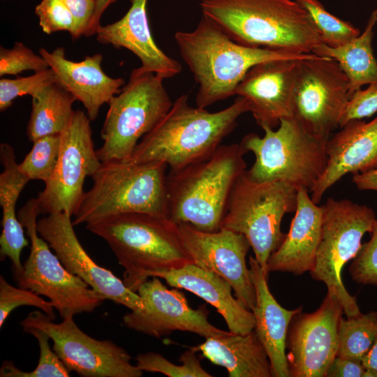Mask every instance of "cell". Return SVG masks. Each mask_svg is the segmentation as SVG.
<instances>
[{"mask_svg": "<svg viewBox=\"0 0 377 377\" xmlns=\"http://www.w3.org/2000/svg\"><path fill=\"white\" fill-rule=\"evenodd\" d=\"M174 38L198 85L196 106L205 109L235 95L246 73L259 63L316 55L241 45L204 15L194 30L177 31Z\"/></svg>", "mask_w": 377, "mask_h": 377, "instance_id": "cell-1", "label": "cell"}, {"mask_svg": "<svg viewBox=\"0 0 377 377\" xmlns=\"http://www.w3.org/2000/svg\"><path fill=\"white\" fill-rule=\"evenodd\" d=\"M249 112L246 100L234 102L215 112L191 107L181 95L158 124L145 135L128 159L134 163L163 162L170 170L182 168L209 157Z\"/></svg>", "mask_w": 377, "mask_h": 377, "instance_id": "cell-2", "label": "cell"}, {"mask_svg": "<svg viewBox=\"0 0 377 377\" xmlns=\"http://www.w3.org/2000/svg\"><path fill=\"white\" fill-rule=\"evenodd\" d=\"M202 15L246 46L312 53L322 39L295 0H202Z\"/></svg>", "mask_w": 377, "mask_h": 377, "instance_id": "cell-3", "label": "cell"}, {"mask_svg": "<svg viewBox=\"0 0 377 377\" xmlns=\"http://www.w3.org/2000/svg\"><path fill=\"white\" fill-rule=\"evenodd\" d=\"M109 246L124 268L123 282L132 291L158 273L193 263L178 226L169 218L129 213L86 225Z\"/></svg>", "mask_w": 377, "mask_h": 377, "instance_id": "cell-4", "label": "cell"}, {"mask_svg": "<svg viewBox=\"0 0 377 377\" xmlns=\"http://www.w3.org/2000/svg\"><path fill=\"white\" fill-rule=\"evenodd\" d=\"M240 144L220 145L207 158L167 174L168 218L205 232L221 229L232 190L246 170Z\"/></svg>", "mask_w": 377, "mask_h": 377, "instance_id": "cell-5", "label": "cell"}, {"mask_svg": "<svg viewBox=\"0 0 377 377\" xmlns=\"http://www.w3.org/2000/svg\"><path fill=\"white\" fill-rule=\"evenodd\" d=\"M168 167L163 162H102L73 214V226L129 213L168 218Z\"/></svg>", "mask_w": 377, "mask_h": 377, "instance_id": "cell-6", "label": "cell"}, {"mask_svg": "<svg viewBox=\"0 0 377 377\" xmlns=\"http://www.w3.org/2000/svg\"><path fill=\"white\" fill-rule=\"evenodd\" d=\"M263 129V137L249 133L239 143L255 156L246 175L256 182H281L310 192L326 166L327 142L308 134L294 118L281 119L276 130Z\"/></svg>", "mask_w": 377, "mask_h": 377, "instance_id": "cell-7", "label": "cell"}, {"mask_svg": "<svg viewBox=\"0 0 377 377\" xmlns=\"http://www.w3.org/2000/svg\"><path fill=\"white\" fill-rule=\"evenodd\" d=\"M297 189L281 182H256L246 171L237 180L221 228L244 235L266 274L270 255L286 237L281 230L284 215L295 212Z\"/></svg>", "mask_w": 377, "mask_h": 377, "instance_id": "cell-8", "label": "cell"}, {"mask_svg": "<svg viewBox=\"0 0 377 377\" xmlns=\"http://www.w3.org/2000/svg\"><path fill=\"white\" fill-rule=\"evenodd\" d=\"M163 79L138 68L128 82L108 102L101 131V147L96 149L101 162L128 160L140 140L170 110L173 102Z\"/></svg>", "mask_w": 377, "mask_h": 377, "instance_id": "cell-9", "label": "cell"}, {"mask_svg": "<svg viewBox=\"0 0 377 377\" xmlns=\"http://www.w3.org/2000/svg\"><path fill=\"white\" fill-rule=\"evenodd\" d=\"M41 214L37 198L29 200L17 216L31 242L30 253L20 273L13 275L18 286L46 297L62 319L91 313L105 300L79 276L70 272L37 231Z\"/></svg>", "mask_w": 377, "mask_h": 377, "instance_id": "cell-10", "label": "cell"}, {"mask_svg": "<svg viewBox=\"0 0 377 377\" xmlns=\"http://www.w3.org/2000/svg\"><path fill=\"white\" fill-rule=\"evenodd\" d=\"M374 211L351 200L329 198L323 205L321 236L316 260L309 272L311 277L323 282L327 292L335 295L346 318L362 313L342 282L341 270L362 246V239L371 232L376 221Z\"/></svg>", "mask_w": 377, "mask_h": 377, "instance_id": "cell-11", "label": "cell"}, {"mask_svg": "<svg viewBox=\"0 0 377 377\" xmlns=\"http://www.w3.org/2000/svg\"><path fill=\"white\" fill-rule=\"evenodd\" d=\"M20 325L38 328L53 342L52 349L70 372L83 377H140L142 371L131 364V357L111 340H98L84 333L73 317L57 323L40 310L33 311Z\"/></svg>", "mask_w": 377, "mask_h": 377, "instance_id": "cell-12", "label": "cell"}, {"mask_svg": "<svg viewBox=\"0 0 377 377\" xmlns=\"http://www.w3.org/2000/svg\"><path fill=\"white\" fill-rule=\"evenodd\" d=\"M350 96L348 80L335 60L317 55L301 60L293 118L308 134L327 142L339 127Z\"/></svg>", "mask_w": 377, "mask_h": 377, "instance_id": "cell-13", "label": "cell"}, {"mask_svg": "<svg viewBox=\"0 0 377 377\" xmlns=\"http://www.w3.org/2000/svg\"><path fill=\"white\" fill-rule=\"evenodd\" d=\"M90 119L80 110H75L67 127L60 133V147L54 171L45 183L38 199L41 214L75 212L84 193V179L100 168L92 139Z\"/></svg>", "mask_w": 377, "mask_h": 377, "instance_id": "cell-14", "label": "cell"}, {"mask_svg": "<svg viewBox=\"0 0 377 377\" xmlns=\"http://www.w3.org/2000/svg\"><path fill=\"white\" fill-rule=\"evenodd\" d=\"M343 313L337 297L327 292L316 311L304 313L302 310L293 317L286 339L290 377H327L337 355Z\"/></svg>", "mask_w": 377, "mask_h": 377, "instance_id": "cell-15", "label": "cell"}, {"mask_svg": "<svg viewBox=\"0 0 377 377\" xmlns=\"http://www.w3.org/2000/svg\"><path fill=\"white\" fill-rule=\"evenodd\" d=\"M138 289L144 306L131 310L123 317L128 328L150 337L160 338L174 331L195 333L205 338L227 334L208 320L206 304L192 309L185 295L178 288L168 289L158 277H151Z\"/></svg>", "mask_w": 377, "mask_h": 377, "instance_id": "cell-16", "label": "cell"}, {"mask_svg": "<svg viewBox=\"0 0 377 377\" xmlns=\"http://www.w3.org/2000/svg\"><path fill=\"white\" fill-rule=\"evenodd\" d=\"M177 226L182 244L193 263L227 281L236 298L251 311L256 304V293L246 262L251 247L246 237L223 228L205 232L189 223Z\"/></svg>", "mask_w": 377, "mask_h": 377, "instance_id": "cell-17", "label": "cell"}, {"mask_svg": "<svg viewBox=\"0 0 377 377\" xmlns=\"http://www.w3.org/2000/svg\"><path fill=\"white\" fill-rule=\"evenodd\" d=\"M71 216L66 212L47 214L37 221L39 235L70 272L82 279L103 298L130 310L142 309L144 303L140 295L89 256L74 231Z\"/></svg>", "mask_w": 377, "mask_h": 377, "instance_id": "cell-18", "label": "cell"}, {"mask_svg": "<svg viewBox=\"0 0 377 377\" xmlns=\"http://www.w3.org/2000/svg\"><path fill=\"white\" fill-rule=\"evenodd\" d=\"M303 60V59H302ZM301 60L281 59L251 67L237 85L256 123L274 129L281 119L293 118V102Z\"/></svg>", "mask_w": 377, "mask_h": 377, "instance_id": "cell-19", "label": "cell"}, {"mask_svg": "<svg viewBox=\"0 0 377 377\" xmlns=\"http://www.w3.org/2000/svg\"><path fill=\"white\" fill-rule=\"evenodd\" d=\"M326 142L325 170L310 191L320 203L324 193L344 175L377 168V117L369 122L353 120Z\"/></svg>", "mask_w": 377, "mask_h": 377, "instance_id": "cell-20", "label": "cell"}, {"mask_svg": "<svg viewBox=\"0 0 377 377\" xmlns=\"http://www.w3.org/2000/svg\"><path fill=\"white\" fill-rule=\"evenodd\" d=\"M39 54L53 71L56 83L83 104L91 121L96 119L101 107L108 103L125 84L124 79L112 78L104 73L100 53L87 56L81 61L68 59L62 47L52 52L41 47Z\"/></svg>", "mask_w": 377, "mask_h": 377, "instance_id": "cell-21", "label": "cell"}, {"mask_svg": "<svg viewBox=\"0 0 377 377\" xmlns=\"http://www.w3.org/2000/svg\"><path fill=\"white\" fill-rule=\"evenodd\" d=\"M130 1L129 9L121 19L99 27L96 40L132 52L141 61L138 67L141 71L155 73L163 80L179 74L180 63L163 52L151 34L147 14L148 0Z\"/></svg>", "mask_w": 377, "mask_h": 377, "instance_id": "cell-22", "label": "cell"}, {"mask_svg": "<svg viewBox=\"0 0 377 377\" xmlns=\"http://www.w3.org/2000/svg\"><path fill=\"white\" fill-rule=\"evenodd\" d=\"M309 192L304 188L297 190L295 216L282 243L267 260L268 274L281 272L302 275L314 265L321 236L323 206L316 204Z\"/></svg>", "mask_w": 377, "mask_h": 377, "instance_id": "cell-23", "label": "cell"}, {"mask_svg": "<svg viewBox=\"0 0 377 377\" xmlns=\"http://www.w3.org/2000/svg\"><path fill=\"white\" fill-rule=\"evenodd\" d=\"M249 264L256 293V304L251 310L254 330L267 353L273 377H290L286 354L288 330L293 317L302 306L293 310L281 306L269 290L268 275L255 257H249Z\"/></svg>", "mask_w": 377, "mask_h": 377, "instance_id": "cell-24", "label": "cell"}, {"mask_svg": "<svg viewBox=\"0 0 377 377\" xmlns=\"http://www.w3.org/2000/svg\"><path fill=\"white\" fill-rule=\"evenodd\" d=\"M155 276L211 304L222 316L230 332L244 334L254 330L253 312L232 295L230 284L218 274L189 263L177 269L158 273Z\"/></svg>", "mask_w": 377, "mask_h": 377, "instance_id": "cell-25", "label": "cell"}, {"mask_svg": "<svg viewBox=\"0 0 377 377\" xmlns=\"http://www.w3.org/2000/svg\"><path fill=\"white\" fill-rule=\"evenodd\" d=\"M190 348L225 368L229 377H273L269 357L254 330L244 334L229 331L223 336L207 337Z\"/></svg>", "mask_w": 377, "mask_h": 377, "instance_id": "cell-26", "label": "cell"}, {"mask_svg": "<svg viewBox=\"0 0 377 377\" xmlns=\"http://www.w3.org/2000/svg\"><path fill=\"white\" fill-rule=\"evenodd\" d=\"M0 161L3 171L0 175V205L2 207V232L0 236L1 260L8 258L13 275L20 273L22 249L29 245L24 227L20 221L15 207L18 198L29 181L18 168L15 150L9 144L0 145Z\"/></svg>", "mask_w": 377, "mask_h": 377, "instance_id": "cell-27", "label": "cell"}, {"mask_svg": "<svg viewBox=\"0 0 377 377\" xmlns=\"http://www.w3.org/2000/svg\"><path fill=\"white\" fill-rule=\"evenodd\" d=\"M377 22V9L371 13L363 33L350 42L337 47L320 43L312 53L335 60L346 74L349 93L365 84H377V61L374 56L371 41Z\"/></svg>", "mask_w": 377, "mask_h": 377, "instance_id": "cell-28", "label": "cell"}, {"mask_svg": "<svg viewBox=\"0 0 377 377\" xmlns=\"http://www.w3.org/2000/svg\"><path fill=\"white\" fill-rule=\"evenodd\" d=\"M75 98L54 82L32 97L27 136L32 142L39 138L60 134L70 123Z\"/></svg>", "mask_w": 377, "mask_h": 377, "instance_id": "cell-29", "label": "cell"}, {"mask_svg": "<svg viewBox=\"0 0 377 377\" xmlns=\"http://www.w3.org/2000/svg\"><path fill=\"white\" fill-rule=\"evenodd\" d=\"M377 337V312L341 318L338 327V357L362 362Z\"/></svg>", "mask_w": 377, "mask_h": 377, "instance_id": "cell-30", "label": "cell"}, {"mask_svg": "<svg viewBox=\"0 0 377 377\" xmlns=\"http://www.w3.org/2000/svg\"><path fill=\"white\" fill-rule=\"evenodd\" d=\"M24 332L34 337L39 346L38 364L31 371L18 369L12 361H4L0 368L1 377H68L70 371L50 346V337L44 331L35 327H26Z\"/></svg>", "mask_w": 377, "mask_h": 377, "instance_id": "cell-31", "label": "cell"}, {"mask_svg": "<svg viewBox=\"0 0 377 377\" xmlns=\"http://www.w3.org/2000/svg\"><path fill=\"white\" fill-rule=\"evenodd\" d=\"M307 12L323 44L337 47L360 34V30L328 12L318 0H295Z\"/></svg>", "mask_w": 377, "mask_h": 377, "instance_id": "cell-32", "label": "cell"}, {"mask_svg": "<svg viewBox=\"0 0 377 377\" xmlns=\"http://www.w3.org/2000/svg\"><path fill=\"white\" fill-rule=\"evenodd\" d=\"M18 168L27 177L46 183L55 168L60 147V134L38 138Z\"/></svg>", "mask_w": 377, "mask_h": 377, "instance_id": "cell-33", "label": "cell"}, {"mask_svg": "<svg viewBox=\"0 0 377 377\" xmlns=\"http://www.w3.org/2000/svg\"><path fill=\"white\" fill-rule=\"evenodd\" d=\"M179 360L181 365L173 364L159 353L147 352L137 355L136 366L142 371L161 373L168 377L212 376L203 369L195 351L190 348L182 353Z\"/></svg>", "mask_w": 377, "mask_h": 377, "instance_id": "cell-34", "label": "cell"}, {"mask_svg": "<svg viewBox=\"0 0 377 377\" xmlns=\"http://www.w3.org/2000/svg\"><path fill=\"white\" fill-rule=\"evenodd\" d=\"M22 306H34L54 320V307L36 293L22 287L17 288L0 276V327L1 328L10 313Z\"/></svg>", "mask_w": 377, "mask_h": 377, "instance_id": "cell-35", "label": "cell"}, {"mask_svg": "<svg viewBox=\"0 0 377 377\" xmlns=\"http://www.w3.org/2000/svg\"><path fill=\"white\" fill-rule=\"evenodd\" d=\"M56 82L53 71L48 68L35 72L28 77H17L15 79L0 80V110L5 111L18 96L29 95L35 96L44 88Z\"/></svg>", "mask_w": 377, "mask_h": 377, "instance_id": "cell-36", "label": "cell"}, {"mask_svg": "<svg viewBox=\"0 0 377 377\" xmlns=\"http://www.w3.org/2000/svg\"><path fill=\"white\" fill-rule=\"evenodd\" d=\"M50 68L47 61L35 54L22 42H15L10 49L0 48V76L17 75L24 71L37 72Z\"/></svg>", "mask_w": 377, "mask_h": 377, "instance_id": "cell-37", "label": "cell"}, {"mask_svg": "<svg viewBox=\"0 0 377 377\" xmlns=\"http://www.w3.org/2000/svg\"><path fill=\"white\" fill-rule=\"evenodd\" d=\"M371 239L362 245L349 267L352 279L359 284L377 286V219Z\"/></svg>", "mask_w": 377, "mask_h": 377, "instance_id": "cell-38", "label": "cell"}, {"mask_svg": "<svg viewBox=\"0 0 377 377\" xmlns=\"http://www.w3.org/2000/svg\"><path fill=\"white\" fill-rule=\"evenodd\" d=\"M35 13L44 33L66 31L71 36L73 34L74 17L61 0H41L35 8Z\"/></svg>", "mask_w": 377, "mask_h": 377, "instance_id": "cell-39", "label": "cell"}, {"mask_svg": "<svg viewBox=\"0 0 377 377\" xmlns=\"http://www.w3.org/2000/svg\"><path fill=\"white\" fill-rule=\"evenodd\" d=\"M377 112V84L354 91L345 106L339 121L341 128L353 120L369 117Z\"/></svg>", "mask_w": 377, "mask_h": 377, "instance_id": "cell-40", "label": "cell"}, {"mask_svg": "<svg viewBox=\"0 0 377 377\" xmlns=\"http://www.w3.org/2000/svg\"><path fill=\"white\" fill-rule=\"evenodd\" d=\"M72 13L75 20V29L71 37L77 39L84 34L91 23L96 0H61Z\"/></svg>", "mask_w": 377, "mask_h": 377, "instance_id": "cell-41", "label": "cell"}, {"mask_svg": "<svg viewBox=\"0 0 377 377\" xmlns=\"http://www.w3.org/2000/svg\"><path fill=\"white\" fill-rule=\"evenodd\" d=\"M365 369L362 362L337 356L327 377H364Z\"/></svg>", "mask_w": 377, "mask_h": 377, "instance_id": "cell-42", "label": "cell"}, {"mask_svg": "<svg viewBox=\"0 0 377 377\" xmlns=\"http://www.w3.org/2000/svg\"><path fill=\"white\" fill-rule=\"evenodd\" d=\"M353 182L360 190L377 191V168L353 174Z\"/></svg>", "mask_w": 377, "mask_h": 377, "instance_id": "cell-43", "label": "cell"}, {"mask_svg": "<svg viewBox=\"0 0 377 377\" xmlns=\"http://www.w3.org/2000/svg\"><path fill=\"white\" fill-rule=\"evenodd\" d=\"M117 0H96V8L94 13L89 25L84 36L89 37L96 34V31L101 26L100 20L109 6L115 2Z\"/></svg>", "mask_w": 377, "mask_h": 377, "instance_id": "cell-44", "label": "cell"}, {"mask_svg": "<svg viewBox=\"0 0 377 377\" xmlns=\"http://www.w3.org/2000/svg\"><path fill=\"white\" fill-rule=\"evenodd\" d=\"M362 363L365 368L377 372V337L371 348L362 360Z\"/></svg>", "mask_w": 377, "mask_h": 377, "instance_id": "cell-45", "label": "cell"}]
</instances>
